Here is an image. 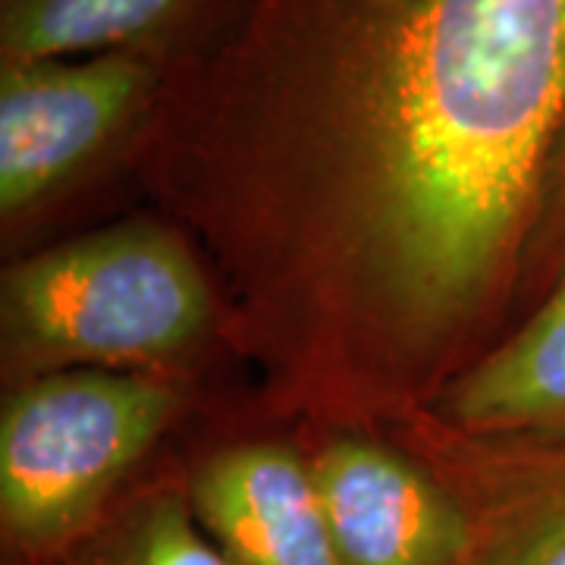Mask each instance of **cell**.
I'll return each mask as SVG.
<instances>
[{
    "label": "cell",
    "instance_id": "obj_1",
    "mask_svg": "<svg viewBox=\"0 0 565 565\" xmlns=\"http://www.w3.org/2000/svg\"><path fill=\"white\" fill-rule=\"evenodd\" d=\"M563 117L565 0H236L145 145L248 204L330 337L415 364L519 270Z\"/></svg>",
    "mask_w": 565,
    "mask_h": 565
},
{
    "label": "cell",
    "instance_id": "obj_2",
    "mask_svg": "<svg viewBox=\"0 0 565 565\" xmlns=\"http://www.w3.org/2000/svg\"><path fill=\"white\" fill-rule=\"evenodd\" d=\"M211 286L189 248L132 221L47 248L3 274L0 321L10 359L57 364H148L207 333Z\"/></svg>",
    "mask_w": 565,
    "mask_h": 565
},
{
    "label": "cell",
    "instance_id": "obj_3",
    "mask_svg": "<svg viewBox=\"0 0 565 565\" xmlns=\"http://www.w3.org/2000/svg\"><path fill=\"white\" fill-rule=\"evenodd\" d=\"M170 412L167 386L104 367H70L20 386L0 418L7 556L35 559L98 525Z\"/></svg>",
    "mask_w": 565,
    "mask_h": 565
},
{
    "label": "cell",
    "instance_id": "obj_4",
    "mask_svg": "<svg viewBox=\"0 0 565 565\" xmlns=\"http://www.w3.org/2000/svg\"><path fill=\"white\" fill-rule=\"evenodd\" d=\"M170 70L136 51L0 61V211L20 214L145 141Z\"/></svg>",
    "mask_w": 565,
    "mask_h": 565
},
{
    "label": "cell",
    "instance_id": "obj_5",
    "mask_svg": "<svg viewBox=\"0 0 565 565\" xmlns=\"http://www.w3.org/2000/svg\"><path fill=\"white\" fill-rule=\"evenodd\" d=\"M343 565H459L471 515L427 471L362 440L327 446L311 465Z\"/></svg>",
    "mask_w": 565,
    "mask_h": 565
},
{
    "label": "cell",
    "instance_id": "obj_6",
    "mask_svg": "<svg viewBox=\"0 0 565 565\" xmlns=\"http://www.w3.org/2000/svg\"><path fill=\"white\" fill-rule=\"evenodd\" d=\"M185 503L226 565H343L311 465L292 449L221 452L192 478Z\"/></svg>",
    "mask_w": 565,
    "mask_h": 565
},
{
    "label": "cell",
    "instance_id": "obj_7",
    "mask_svg": "<svg viewBox=\"0 0 565 565\" xmlns=\"http://www.w3.org/2000/svg\"><path fill=\"white\" fill-rule=\"evenodd\" d=\"M236 0H0V61L136 51L170 73L221 35Z\"/></svg>",
    "mask_w": 565,
    "mask_h": 565
},
{
    "label": "cell",
    "instance_id": "obj_8",
    "mask_svg": "<svg viewBox=\"0 0 565 565\" xmlns=\"http://www.w3.org/2000/svg\"><path fill=\"white\" fill-rule=\"evenodd\" d=\"M444 415L468 430L565 440V286L446 390Z\"/></svg>",
    "mask_w": 565,
    "mask_h": 565
},
{
    "label": "cell",
    "instance_id": "obj_9",
    "mask_svg": "<svg viewBox=\"0 0 565 565\" xmlns=\"http://www.w3.org/2000/svg\"><path fill=\"white\" fill-rule=\"evenodd\" d=\"M519 440L493 481L456 490L471 515L459 565H565V440Z\"/></svg>",
    "mask_w": 565,
    "mask_h": 565
},
{
    "label": "cell",
    "instance_id": "obj_10",
    "mask_svg": "<svg viewBox=\"0 0 565 565\" xmlns=\"http://www.w3.org/2000/svg\"><path fill=\"white\" fill-rule=\"evenodd\" d=\"M10 565H226L204 537L185 493L151 490L114 505L73 544Z\"/></svg>",
    "mask_w": 565,
    "mask_h": 565
},
{
    "label": "cell",
    "instance_id": "obj_11",
    "mask_svg": "<svg viewBox=\"0 0 565 565\" xmlns=\"http://www.w3.org/2000/svg\"><path fill=\"white\" fill-rule=\"evenodd\" d=\"M522 262L527 280L544 286V299L565 286V117L546 158L537 211Z\"/></svg>",
    "mask_w": 565,
    "mask_h": 565
}]
</instances>
